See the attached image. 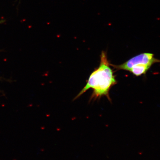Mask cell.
I'll return each mask as SVG.
<instances>
[{"label":"cell","instance_id":"1","mask_svg":"<svg viewBox=\"0 0 160 160\" xmlns=\"http://www.w3.org/2000/svg\"><path fill=\"white\" fill-rule=\"evenodd\" d=\"M111 66L107 52L102 51L99 67L91 73L86 85L74 99L78 98L88 90L92 89L93 93L90 101H95L105 96L111 101L109 93L110 90L117 83V82Z\"/></svg>","mask_w":160,"mask_h":160},{"label":"cell","instance_id":"2","mask_svg":"<svg viewBox=\"0 0 160 160\" xmlns=\"http://www.w3.org/2000/svg\"><path fill=\"white\" fill-rule=\"evenodd\" d=\"M159 62L160 60L156 58L153 54L144 53L132 58L122 64L114 65L111 64V66L117 70L129 71L133 67H147L151 68L153 64Z\"/></svg>","mask_w":160,"mask_h":160}]
</instances>
